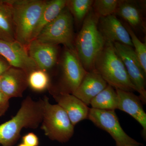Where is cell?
<instances>
[{"instance_id": "1", "label": "cell", "mask_w": 146, "mask_h": 146, "mask_svg": "<svg viewBox=\"0 0 146 146\" xmlns=\"http://www.w3.org/2000/svg\"><path fill=\"white\" fill-rule=\"evenodd\" d=\"M44 105L43 98L35 101L27 97L16 115L0 125V145L13 146L21 137L23 129L37 128L42 123Z\"/></svg>"}, {"instance_id": "2", "label": "cell", "mask_w": 146, "mask_h": 146, "mask_svg": "<svg viewBox=\"0 0 146 146\" xmlns=\"http://www.w3.org/2000/svg\"><path fill=\"white\" fill-rule=\"evenodd\" d=\"M99 20L92 7L75 39V50L87 72L94 70L95 60L106 44L98 27Z\"/></svg>"}, {"instance_id": "3", "label": "cell", "mask_w": 146, "mask_h": 146, "mask_svg": "<svg viewBox=\"0 0 146 146\" xmlns=\"http://www.w3.org/2000/svg\"><path fill=\"white\" fill-rule=\"evenodd\" d=\"M94 68L108 85L115 89L137 91L112 43L106 42L104 48L95 60Z\"/></svg>"}, {"instance_id": "4", "label": "cell", "mask_w": 146, "mask_h": 146, "mask_svg": "<svg viewBox=\"0 0 146 146\" xmlns=\"http://www.w3.org/2000/svg\"><path fill=\"white\" fill-rule=\"evenodd\" d=\"M47 1L12 0L16 41L27 47Z\"/></svg>"}, {"instance_id": "5", "label": "cell", "mask_w": 146, "mask_h": 146, "mask_svg": "<svg viewBox=\"0 0 146 146\" xmlns=\"http://www.w3.org/2000/svg\"><path fill=\"white\" fill-rule=\"evenodd\" d=\"M44 105L41 129L53 141L66 143L74 134V127L68 115L58 104L50 103L48 98H43Z\"/></svg>"}, {"instance_id": "6", "label": "cell", "mask_w": 146, "mask_h": 146, "mask_svg": "<svg viewBox=\"0 0 146 146\" xmlns=\"http://www.w3.org/2000/svg\"><path fill=\"white\" fill-rule=\"evenodd\" d=\"M74 20L65 7L52 22L42 30L35 39L52 44H62L65 48L75 50Z\"/></svg>"}, {"instance_id": "7", "label": "cell", "mask_w": 146, "mask_h": 146, "mask_svg": "<svg viewBox=\"0 0 146 146\" xmlns=\"http://www.w3.org/2000/svg\"><path fill=\"white\" fill-rule=\"evenodd\" d=\"M60 63L61 76L59 86L50 91L72 94L81 83L87 72L75 50L64 48Z\"/></svg>"}, {"instance_id": "8", "label": "cell", "mask_w": 146, "mask_h": 146, "mask_svg": "<svg viewBox=\"0 0 146 146\" xmlns=\"http://www.w3.org/2000/svg\"><path fill=\"white\" fill-rule=\"evenodd\" d=\"M88 119L109 133L115 141L116 146L142 145V144L130 137L123 130L115 110L91 108Z\"/></svg>"}, {"instance_id": "9", "label": "cell", "mask_w": 146, "mask_h": 146, "mask_svg": "<svg viewBox=\"0 0 146 146\" xmlns=\"http://www.w3.org/2000/svg\"><path fill=\"white\" fill-rule=\"evenodd\" d=\"M117 54L122 60L131 82L140 94L143 104L146 102V74L136 57L133 47L115 42L113 44Z\"/></svg>"}, {"instance_id": "10", "label": "cell", "mask_w": 146, "mask_h": 146, "mask_svg": "<svg viewBox=\"0 0 146 146\" xmlns=\"http://www.w3.org/2000/svg\"><path fill=\"white\" fill-rule=\"evenodd\" d=\"M0 54L11 67L21 69L28 74L32 71L39 69L30 56L27 47L17 41L0 40Z\"/></svg>"}, {"instance_id": "11", "label": "cell", "mask_w": 146, "mask_h": 146, "mask_svg": "<svg viewBox=\"0 0 146 146\" xmlns=\"http://www.w3.org/2000/svg\"><path fill=\"white\" fill-rule=\"evenodd\" d=\"M27 48L30 56L39 69L47 72L57 63L58 56V45L34 39L30 43Z\"/></svg>"}, {"instance_id": "12", "label": "cell", "mask_w": 146, "mask_h": 146, "mask_svg": "<svg viewBox=\"0 0 146 146\" xmlns=\"http://www.w3.org/2000/svg\"><path fill=\"white\" fill-rule=\"evenodd\" d=\"M98 27L106 42H117L133 48L129 33L116 15L100 18Z\"/></svg>"}, {"instance_id": "13", "label": "cell", "mask_w": 146, "mask_h": 146, "mask_svg": "<svg viewBox=\"0 0 146 146\" xmlns=\"http://www.w3.org/2000/svg\"><path fill=\"white\" fill-rule=\"evenodd\" d=\"M57 104L62 108L75 126L79 122L88 119L89 110L88 106L72 94L50 91Z\"/></svg>"}, {"instance_id": "14", "label": "cell", "mask_w": 146, "mask_h": 146, "mask_svg": "<svg viewBox=\"0 0 146 146\" xmlns=\"http://www.w3.org/2000/svg\"><path fill=\"white\" fill-rule=\"evenodd\" d=\"M28 74L11 67L1 77V91L9 99L22 98L29 86Z\"/></svg>"}, {"instance_id": "15", "label": "cell", "mask_w": 146, "mask_h": 146, "mask_svg": "<svg viewBox=\"0 0 146 146\" xmlns=\"http://www.w3.org/2000/svg\"><path fill=\"white\" fill-rule=\"evenodd\" d=\"M118 95L117 109L127 113L142 126L143 134L146 138V114L139 96L130 91L115 89Z\"/></svg>"}, {"instance_id": "16", "label": "cell", "mask_w": 146, "mask_h": 146, "mask_svg": "<svg viewBox=\"0 0 146 146\" xmlns=\"http://www.w3.org/2000/svg\"><path fill=\"white\" fill-rule=\"evenodd\" d=\"M108 84L95 70L87 72L81 83L72 94L89 106L91 101Z\"/></svg>"}, {"instance_id": "17", "label": "cell", "mask_w": 146, "mask_h": 146, "mask_svg": "<svg viewBox=\"0 0 146 146\" xmlns=\"http://www.w3.org/2000/svg\"><path fill=\"white\" fill-rule=\"evenodd\" d=\"M135 1H119L115 15L123 19L132 30L145 33L142 7Z\"/></svg>"}, {"instance_id": "18", "label": "cell", "mask_w": 146, "mask_h": 146, "mask_svg": "<svg viewBox=\"0 0 146 146\" xmlns=\"http://www.w3.org/2000/svg\"><path fill=\"white\" fill-rule=\"evenodd\" d=\"M12 0H0V40L16 41Z\"/></svg>"}, {"instance_id": "19", "label": "cell", "mask_w": 146, "mask_h": 146, "mask_svg": "<svg viewBox=\"0 0 146 146\" xmlns=\"http://www.w3.org/2000/svg\"><path fill=\"white\" fill-rule=\"evenodd\" d=\"M66 3L67 0L47 1L35 29L33 40L36 39L42 30L59 15L66 7Z\"/></svg>"}, {"instance_id": "20", "label": "cell", "mask_w": 146, "mask_h": 146, "mask_svg": "<svg viewBox=\"0 0 146 146\" xmlns=\"http://www.w3.org/2000/svg\"><path fill=\"white\" fill-rule=\"evenodd\" d=\"M118 95L115 88L108 85L105 89L97 95L90 102L91 108L102 110L117 109Z\"/></svg>"}, {"instance_id": "21", "label": "cell", "mask_w": 146, "mask_h": 146, "mask_svg": "<svg viewBox=\"0 0 146 146\" xmlns=\"http://www.w3.org/2000/svg\"><path fill=\"white\" fill-rule=\"evenodd\" d=\"M94 1L67 0L68 8L74 21L78 25H82L84 19L92 9Z\"/></svg>"}, {"instance_id": "22", "label": "cell", "mask_w": 146, "mask_h": 146, "mask_svg": "<svg viewBox=\"0 0 146 146\" xmlns=\"http://www.w3.org/2000/svg\"><path fill=\"white\" fill-rule=\"evenodd\" d=\"M28 84L33 91L43 92L50 86L49 76L46 71L36 69L29 74Z\"/></svg>"}, {"instance_id": "23", "label": "cell", "mask_w": 146, "mask_h": 146, "mask_svg": "<svg viewBox=\"0 0 146 146\" xmlns=\"http://www.w3.org/2000/svg\"><path fill=\"white\" fill-rule=\"evenodd\" d=\"M119 1L118 0H95L92 9L99 18L115 15Z\"/></svg>"}, {"instance_id": "24", "label": "cell", "mask_w": 146, "mask_h": 146, "mask_svg": "<svg viewBox=\"0 0 146 146\" xmlns=\"http://www.w3.org/2000/svg\"><path fill=\"white\" fill-rule=\"evenodd\" d=\"M130 36L135 53L141 67L146 74V45L139 39L133 30L126 23L124 25Z\"/></svg>"}, {"instance_id": "25", "label": "cell", "mask_w": 146, "mask_h": 146, "mask_svg": "<svg viewBox=\"0 0 146 146\" xmlns=\"http://www.w3.org/2000/svg\"><path fill=\"white\" fill-rule=\"evenodd\" d=\"M22 141L27 146H38L39 145V138L33 132L28 133L23 136Z\"/></svg>"}, {"instance_id": "26", "label": "cell", "mask_w": 146, "mask_h": 146, "mask_svg": "<svg viewBox=\"0 0 146 146\" xmlns=\"http://www.w3.org/2000/svg\"><path fill=\"white\" fill-rule=\"evenodd\" d=\"M10 99L0 91V117L4 116L9 107Z\"/></svg>"}, {"instance_id": "27", "label": "cell", "mask_w": 146, "mask_h": 146, "mask_svg": "<svg viewBox=\"0 0 146 146\" xmlns=\"http://www.w3.org/2000/svg\"><path fill=\"white\" fill-rule=\"evenodd\" d=\"M11 67L5 58L0 54V76L3 75Z\"/></svg>"}, {"instance_id": "28", "label": "cell", "mask_w": 146, "mask_h": 146, "mask_svg": "<svg viewBox=\"0 0 146 146\" xmlns=\"http://www.w3.org/2000/svg\"><path fill=\"white\" fill-rule=\"evenodd\" d=\"M18 146H27V145H25V144L23 143H21L19 144V145Z\"/></svg>"}, {"instance_id": "29", "label": "cell", "mask_w": 146, "mask_h": 146, "mask_svg": "<svg viewBox=\"0 0 146 146\" xmlns=\"http://www.w3.org/2000/svg\"><path fill=\"white\" fill-rule=\"evenodd\" d=\"M1 76H0V91H1Z\"/></svg>"}]
</instances>
